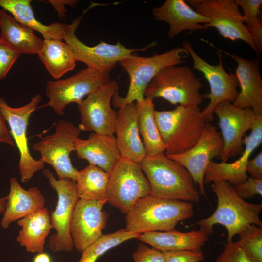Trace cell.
<instances>
[{
	"instance_id": "obj_1",
	"label": "cell",
	"mask_w": 262,
	"mask_h": 262,
	"mask_svg": "<svg viewBox=\"0 0 262 262\" xmlns=\"http://www.w3.org/2000/svg\"><path fill=\"white\" fill-rule=\"evenodd\" d=\"M211 187L217 196V205L214 212L209 217L201 219L194 225L209 235L213 234V226L219 224L227 230L226 242L233 238L246 226L255 224L262 228L259 214L261 204H252L246 201L236 193L234 186L226 181L213 182Z\"/></svg>"
},
{
	"instance_id": "obj_2",
	"label": "cell",
	"mask_w": 262,
	"mask_h": 262,
	"mask_svg": "<svg viewBox=\"0 0 262 262\" xmlns=\"http://www.w3.org/2000/svg\"><path fill=\"white\" fill-rule=\"evenodd\" d=\"M151 187L160 198L198 203L199 193L189 172L164 153L146 155L140 164Z\"/></svg>"
},
{
	"instance_id": "obj_3",
	"label": "cell",
	"mask_w": 262,
	"mask_h": 262,
	"mask_svg": "<svg viewBox=\"0 0 262 262\" xmlns=\"http://www.w3.org/2000/svg\"><path fill=\"white\" fill-rule=\"evenodd\" d=\"M191 202L162 198L149 195L137 200L126 213V229L142 234L175 229L177 224L192 218Z\"/></svg>"
},
{
	"instance_id": "obj_4",
	"label": "cell",
	"mask_w": 262,
	"mask_h": 262,
	"mask_svg": "<svg viewBox=\"0 0 262 262\" xmlns=\"http://www.w3.org/2000/svg\"><path fill=\"white\" fill-rule=\"evenodd\" d=\"M154 116L167 155L190 149L201 137L206 123L198 106L179 105L169 111L155 110Z\"/></svg>"
},
{
	"instance_id": "obj_5",
	"label": "cell",
	"mask_w": 262,
	"mask_h": 262,
	"mask_svg": "<svg viewBox=\"0 0 262 262\" xmlns=\"http://www.w3.org/2000/svg\"><path fill=\"white\" fill-rule=\"evenodd\" d=\"M189 56L183 47H177L161 54L154 53L149 57L134 55L126 58L118 64L129 76L130 83L126 96L119 95L117 88L113 96V102L116 107L136 102L144 98V92L155 76L163 68L185 62Z\"/></svg>"
},
{
	"instance_id": "obj_6",
	"label": "cell",
	"mask_w": 262,
	"mask_h": 262,
	"mask_svg": "<svg viewBox=\"0 0 262 262\" xmlns=\"http://www.w3.org/2000/svg\"><path fill=\"white\" fill-rule=\"evenodd\" d=\"M202 86L189 66H171L155 76L145 90L144 98H162L173 105L198 107L204 99Z\"/></svg>"
},
{
	"instance_id": "obj_7",
	"label": "cell",
	"mask_w": 262,
	"mask_h": 262,
	"mask_svg": "<svg viewBox=\"0 0 262 262\" xmlns=\"http://www.w3.org/2000/svg\"><path fill=\"white\" fill-rule=\"evenodd\" d=\"M109 174L107 202L126 214L139 199L151 194L140 164L121 157Z\"/></svg>"
},
{
	"instance_id": "obj_8",
	"label": "cell",
	"mask_w": 262,
	"mask_h": 262,
	"mask_svg": "<svg viewBox=\"0 0 262 262\" xmlns=\"http://www.w3.org/2000/svg\"><path fill=\"white\" fill-rule=\"evenodd\" d=\"M81 132L73 123L60 120L53 134L42 137L32 146L41 155L39 160L50 164L59 179L69 178L76 181L78 170L73 165L70 154L75 151V142Z\"/></svg>"
},
{
	"instance_id": "obj_9",
	"label": "cell",
	"mask_w": 262,
	"mask_h": 262,
	"mask_svg": "<svg viewBox=\"0 0 262 262\" xmlns=\"http://www.w3.org/2000/svg\"><path fill=\"white\" fill-rule=\"evenodd\" d=\"M43 174L58 195L55 210L50 215L56 233L50 237L49 248L54 252H71L74 245L70 225L75 206L79 199L75 181L69 178L57 180L49 169H44Z\"/></svg>"
},
{
	"instance_id": "obj_10",
	"label": "cell",
	"mask_w": 262,
	"mask_h": 262,
	"mask_svg": "<svg viewBox=\"0 0 262 262\" xmlns=\"http://www.w3.org/2000/svg\"><path fill=\"white\" fill-rule=\"evenodd\" d=\"M82 16L76 18L69 24L64 40L73 50L76 61L82 62L88 68L98 72L109 73L121 60L135 52L145 51L157 44L153 42L143 48L135 49L127 48L119 42L110 44L102 41L94 46H89L80 40L75 34Z\"/></svg>"
},
{
	"instance_id": "obj_11",
	"label": "cell",
	"mask_w": 262,
	"mask_h": 262,
	"mask_svg": "<svg viewBox=\"0 0 262 262\" xmlns=\"http://www.w3.org/2000/svg\"><path fill=\"white\" fill-rule=\"evenodd\" d=\"M195 10L209 18L204 30L213 27L224 38L240 40L248 44L256 54L260 53L252 40L235 0H187Z\"/></svg>"
},
{
	"instance_id": "obj_12",
	"label": "cell",
	"mask_w": 262,
	"mask_h": 262,
	"mask_svg": "<svg viewBox=\"0 0 262 262\" xmlns=\"http://www.w3.org/2000/svg\"><path fill=\"white\" fill-rule=\"evenodd\" d=\"M182 47L191 56L194 69L201 72L209 83L210 91L209 93L202 94V96L204 99H209V103L201 113L206 122H211L213 119V110L216 105L223 101L233 103L236 99L239 93L237 77L235 73H228L225 71L223 66L221 52L218 49L217 53L219 62L218 65L214 66L199 56L193 49L190 41H183Z\"/></svg>"
},
{
	"instance_id": "obj_13",
	"label": "cell",
	"mask_w": 262,
	"mask_h": 262,
	"mask_svg": "<svg viewBox=\"0 0 262 262\" xmlns=\"http://www.w3.org/2000/svg\"><path fill=\"white\" fill-rule=\"evenodd\" d=\"M110 81L109 73L99 72L88 67L67 78L49 81L46 89V96L49 99L47 105L56 113L62 115L68 104H80L83 97Z\"/></svg>"
},
{
	"instance_id": "obj_14",
	"label": "cell",
	"mask_w": 262,
	"mask_h": 262,
	"mask_svg": "<svg viewBox=\"0 0 262 262\" xmlns=\"http://www.w3.org/2000/svg\"><path fill=\"white\" fill-rule=\"evenodd\" d=\"M41 99V96L37 94L25 105L13 108L0 97V110L9 126L10 134L19 152L18 169L23 183L29 181L35 173L43 169L45 166L43 163L31 155L27 137L30 117Z\"/></svg>"
},
{
	"instance_id": "obj_15",
	"label": "cell",
	"mask_w": 262,
	"mask_h": 262,
	"mask_svg": "<svg viewBox=\"0 0 262 262\" xmlns=\"http://www.w3.org/2000/svg\"><path fill=\"white\" fill-rule=\"evenodd\" d=\"M117 88L116 82L110 81L89 94L77 105L81 117L78 127L81 131L114 134L117 112L112 108L111 101Z\"/></svg>"
},
{
	"instance_id": "obj_16",
	"label": "cell",
	"mask_w": 262,
	"mask_h": 262,
	"mask_svg": "<svg viewBox=\"0 0 262 262\" xmlns=\"http://www.w3.org/2000/svg\"><path fill=\"white\" fill-rule=\"evenodd\" d=\"M221 133L210 122L205 123L202 135L196 144L183 153L166 156L181 164L191 174L199 194L207 199L204 183L205 170L212 160L220 157L223 148Z\"/></svg>"
},
{
	"instance_id": "obj_17",
	"label": "cell",
	"mask_w": 262,
	"mask_h": 262,
	"mask_svg": "<svg viewBox=\"0 0 262 262\" xmlns=\"http://www.w3.org/2000/svg\"><path fill=\"white\" fill-rule=\"evenodd\" d=\"M213 113L219 119L223 140V148L219 158L227 162L243 153V137L251 129L257 115L251 108H239L228 101L216 105Z\"/></svg>"
},
{
	"instance_id": "obj_18",
	"label": "cell",
	"mask_w": 262,
	"mask_h": 262,
	"mask_svg": "<svg viewBox=\"0 0 262 262\" xmlns=\"http://www.w3.org/2000/svg\"><path fill=\"white\" fill-rule=\"evenodd\" d=\"M106 203L94 200L79 199L75 206L70 231L74 247L82 252L103 234L108 214L103 211Z\"/></svg>"
},
{
	"instance_id": "obj_19",
	"label": "cell",
	"mask_w": 262,
	"mask_h": 262,
	"mask_svg": "<svg viewBox=\"0 0 262 262\" xmlns=\"http://www.w3.org/2000/svg\"><path fill=\"white\" fill-rule=\"evenodd\" d=\"M250 129V134L243 140L245 149L241 156L232 163L211 161L204 173V183L226 181L236 186L246 181L248 177L246 168L249 157L262 142V115L256 116Z\"/></svg>"
},
{
	"instance_id": "obj_20",
	"label": "cell",
	"mask_w": 262,
	"mask_h": 262,
	"mask_svg": "<svg viewBox=\"0 0 262 262\" xmlns=\"http://www.w3.org/2000/svg\"><path fill=\"white\" fill-rule=\"evenodd\" d=\"M218 49L237 63L235 74L240 91L232 104L239 108H251L256 115H262V79L260 59H246Z\"/></svg>"
},
{
	"instance_id": "obj_21",
	"label": "cell",
	"mask_w": 262,
	"mask_h": 262,
	"mask_svg": "<svg viewBox=\"0 0 262 262\" xmlns=\"http://www.w3.org/2000/svg\"><path fill=\"white\" fill-rule=\"evenodd\" d=\"M119 108L115 133L121 156L140 164L147 154L138 130L136 103L131 102Z\"/></svg>"
},
{
	"instance_id": "obj_22",
	"label": "cell",
	"mask_w": 262,
	"mask_h": 262,
	"mask_svg": "<svg viewBox=\"0 0 262 262\" xmlns=\"http://www.w3.org/2000/svg\"><path fill=\"white\" fill-rule=\"evenodd\" d=\"M154 18L169 25L167 33L173 39L185 30H204V25L210 19L198 13L183 0H166L161 6L152 11Z\"/></svg>"
},
{
	"instance_id": "obj_23",
	"label": "cell",
	"mask_w": 262,
	"mask_h": 262,
	"mask_svg": "<svg viewBox=\"0 0 262 262\" xmlns=\"http://www.w3.org/2000/svg\"><path fill=\"white\" fill-rule=\"evenodd\" d=\"M77 157L86 160L109 173L121 158L116 138L113 135L92 132L87 139L77 138L75 142Z\"/></svg>"
},
{
	"instance_id": "obj_24",
	"label": "cell",
	"mask_w": 262,
	"mask_h": 262,
	"mask_svg": "<svg viewBox=\"0 0 262 262\" xmlns=\"http://www.w3.org/2000/svg\"><path fill=\"white\" fill-rule=\"evenodd\" d=\"M0 225L7 229L14 221L45 207V199L37 187L24 189L15 177L10 179V192Z\"/></svg>"
},
{
	"instance_id": "obj_25",
	"label": "cell",
	"mask_w": 262,
	"mask_h": 262,
	"mask_svg": "<svg viewBox=\"0 0 262 262\" xmlns=\"http://www.w3.org/2000/svg\"><path fill=\"white\" fill-rule=\"evenodd\" d=\"M209 235L199 229L182 232L175 229L164 232L151 231L140 234L137 238L162 252L182 250H201Z\"/></svg>"
},
{
	"instance_id": "obj_26",
	"label": "cell",
	"mask_w": 262,
	"mask_h": 262,
	"mask_svg": "<svg viewBox=\"0 0 262 262\" xmlns=\"http://www.w3.org/2000/svg\"><path fill=\"white\" fill-rule=\"evenodd\" d=\"M17 224L21 229L17 242L28 252H43L46 238L52 228L47 208L44 207L29 214L18 220Z\"/></svg>"
},
{
	"instance_id": "obj_27",
	"label": "cell",
	"mask_w": 262,
	"mask_h": 262,
	"mask_svg": "<svg viewBox=\"0 0 262 262\" xmlns=\"http://www.w3.org/2000/svg\"><path fill=\"white\" fill-rule=\"evenodd\" d=\"M0 36L6 43L20 54H38L43 40L33 31L0 9Z\"/></svg>"
},
{
	"instance_id": "obj_28",
	"label": "cell",
	"mask_w": 262,
	"mask_h": 262,
	"mask_svg": "<svg viewBox=\"0 0 262 262\" xmlns=\"http://www.w3.org/2000/svg\"><path fill=\"white\" fill-rule=\"evenodd\" d=\"M30 0H0V6L19 22L39 32L44 39L64 40L69 24L54 22L46 25L37 20Z\"/></svg>"
},
{
	"instance_id": "obj_29",
	"label": "cell",
	"mask_w": 262,
	"mask_h": 262,
	"mask_svg": "<svg viewBox=\"0 0 262 262\" xmlns=\"http://www.w3.org/2000/svg\"><path fill=\"white\" fill-rule=\"evenodd\" d=\"M46 68L55 79L73 70L76 60L70 47L61 40L44 39L37 54Z\"/></svg>"
},
{
	"instance_id": "obj_30",
	"label": "cell",
	"mask_w": 262,
	"mask_h": 262,
	"mask_svg": "<svg viewBox=\"0 0 262 262\" xmlns=\"http://www.w3.org/2000/svg\"><path fill=\"white\" fill-rule=\"evenodd\" d=\"M138 108V126L147 155L164 153L166 146L163 142L154 116V104L152 99L144 98L136 102Z\"/></svg>"
},
{
	"instance_id": "obj_31",
	"label": "cell",
	"mask_w": 262,
	"mask_h": 262,
	"mask_svg": "<svg viewBox=\"0 0 262 262\" xmlns=\"http://www.w3.org/2000/svg\"><path fill=\"white\" fill-rule=\"evenodd\" d=\"M108 180L109 174L95 165L78 170L75 183L79 199L106 203Z\"/></svg>"
},
{
	"instance_id": "obj_32",
	"label": "cell",
	"mask_w": 262,
	"mask_h": 262,
	"mask_svg": "<svg viewBox=\"0 0 262 262\" xmlns=\"http://www.w3.org/2000/svg\"><path fill=\"white\" fill-rule=\"evenodd\" d=\"M140 234L130 233L125 228L103 235L82 252V256L78 262H96L110 249L128 240L137 238Z\"/></svg>"
},
{
	"instance_id": "obj_33",
	"label": "cell",
	"mask_w": 262,
	"mask_h": 262,
	"mask_svg": "<svg viewBox=\"0 0 262 262\" xmlns=\"http://www.w3.org/2000/svg\"><path fill=\"white\" fill-rule=\"evenodd\" d=\"M243 11L244 22L251 36L253 43L259 52H262V24L260 20L262 0H235Z\"/></svg>"
},
{
	"instance_id": "obj_34",
	"label": "cell",
	"mask_w": 262,
	"mask_h": 262,
	"mask_svg": "<svg viewBox=\"0 0 262 262\" xmlns=\"http://www.w3.org/2000/svg\"><path fill=\"white\" fill-rule=\"evenodd\" d=\"M238 235V242L249 260L252 262H262V228L249 224Z\"/></svg>"
},
{
	"instance_id": "obj_35",
	"label": "cell",
	"mask_w": 262,
	"mask_h": 262,
	"mask_svg": "<svg viewBox=\"0 0 262 262\" xmlns=\"http://www.w3.org/2000/svg\"><path fill=\"white\" fill-rule=\"evenodd\" d=\"M213 262H252L246 256L238 241L224 244L222 252Z\"/></svg>"
},
{
	"instance_id": "obj_36",
	"label": "cell",
	"mask_w": 262,
	"mask_h": 262,
	"mask_svg": "<svg viewBox=\"0 0 262 262\" xmlns=\"http://www.w3.org/2000/svg\"><path fill=\"white\" fill-rule=\"evenodd\" d=\"M20 55L0 38V80L6 77Z\"/></svg>"
},
{
	"instance_id": "obj_37",
	"label": "cell",
	"mask_w": 262,
	"mask_h": 262,
	"mask_svg": "<svg viewBox=\"0 0 262 262\" xmlns=\"http://www.w3.org/2000/svg\"><path fill=\"white\" fill-rule=\"evenodd\" d=\"M163 253L165 262H200L205 258L202 250H182Z\"/></svg>"
},
{
	"instance_id": "obj_38",
	"label": "cell",
	"mask_w": 262,
	"mask_h": 262,
	"mask_svg": "<svg viewBox=\"0 0 262 262\" xmlns=\"http://www.w3.org/2000/svg\"><path fill=\"white\" fill-rule=\"evenodd\" d=\"M132 257L134 262H165L163 252L143 243L138 244Z\"/></svg>"
},
{
	"instance_id": "obj_39",
	"label": "cell",
	"mask_w": 262,
	"mask_h": 262,
	"mask_svg": "<svg viewBox=\"0 0 262 262\" xmlns=\"http://www.w3.org/2000/svg\"><path fill=\"white\" fill-rule=\"evenodd\" d=\"M234 187L239 196L244 200L257 195H262V180L248 177L246 181Z\"/></svg>"
},
{
	"instance_id": "obj_40",
	"label": "cell",
	"mask_w": 262,
	"mask_h": 262,
	"mask_svg": "<svg viewBox=\"0 0 262 262\" xmlns=\"http://www.w3.org/2000/svg\"><path fill=\"white\" fill-rule=\"evenodd\" d=\"M246 173H248L251 178L262 180V152L261 151L254 158L249 160L247 163Z\"/></svg>"
},
{
	"instance_id": "obj_41",
	"label": "cell",
	"mask_w": 262,
	"mask_h": 262,
	"mask_svg": "<svg viewBox=\"0 0 262 262\" xmlns=\"http://www.w3.org/2000/svg\"><path fill=\"white\" fill-rule=\"evenodd\" d=\"M49 2L53 6L58 13L60 18H65L66 13L67 11L65 5H68L70 7H74L79 2L76 0H49Z\"/></svg>"
},
{
	"instance_id": "obj_42",
	"label": "cell",
	"mask_w": 262,
	"mask_h": 262,
	"mask_svg": "<svg viewBox=\"0 0 262 262\" xmlns=\"http://www.w3.org/2000/svg\"><path fill=\"white\" fill-rule=\"evenodd\" d=\"M6 122L4 117L0 110V143H6L12 147H15L16 144L11 138Z\"/></svg>"
},
{
	"instance_id": "obj_43",
	"label": "cell",
	"mask_w": 262,
	"mask_h": 262,
	"mask_svg": "<svg viewBox=\"0 0 262 262\" xmlns=\"http://www.w3.org/2000/svg\"><path fill=\"white\" fill-rule=\"evenodd\" d=\"M33 262H51V258L49 254L43 252L36 255Z\"/></svg>"
},
{
	"instance_id": "obj_44",
	"label": "cell",
	"mask_w": 262,
	"mask_h": 262,
	"mask_svg": "<svg viewBox=\"0 0 262 262\" xmlns=\"http://www.w3.org/2000/svg\"><path fill=\"white\" fill-rule=\"evenodd\" d=\"M8 198V195L0 198V214H4L6 210Z\"/></svg>"
}]
</instances>
